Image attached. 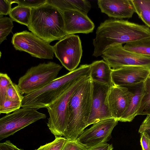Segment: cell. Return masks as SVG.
<instances>
[{
  "instance_id": "cell-11",
  "label": "cell",
  "mask_w": 150,
  "mask_h": 150,
  "mask_svg": "<svg viewBox=\"0 0 150 150\" xmlns=\"http://www.w3.org/2000/svg\"><path fill=\"white\" fill-rule=\"evenodd\" d=\"M118 121L112 118L94 123L84 131L77 139L88 149L106 143L111 138L112 131Z\"/></svg>"
},
{
  "instance_id": "cell-22",
  "label": "cell",
  "mask_w": 150,
  "mask_h": 150,
  "mask_svg": "<svg viewBox=\"0 0 150 150\" xmlns=\"http://www.w3.org/2000/svg\"><path fill=\"white\" fill-rule=\"evenodd\" d=\"M123 47L128 51L150 57V37L126 43Z\"/></svg>"
},
{
  "instance_id": "cell-29",
  "label": "cell",
  "mask_w": 150,
  "mask_h": 150,
  "mask_svg": "<svg viewBox=\"0 0 150 150\" xmlns=\"http://www.w3.org/2000/svg\"><path fill=\"white\" fill-rule=\"evenodd\" d=\"M12 4L17 3L18 5L31 8L38 7L47 3V0H10Z\"/></svg>"
},
{
  "instance_id": "cell-23",
  "label": "cell",
  "mask_w": 150,
  "mask_h": 150,
  "mask_svg": "<svg viewBox=\"0 0 150 150\" xmlns=\"http://www.w3.org/2000/svg\"><path fill=\"white\" fill-rule=\"evenodd\" d=\"M150 115V78L144 82V94L137 113L138 115Z\"/></svg>"
},
{
  "instance_id": "cell-27",
  "label": "cell",
  "mask_w": 150,
  "mask_h": 150,
  "mask_svg": "<svg viewBox=\"0 0 150 150\" xmlns=\"http://www.w3.org/2000/svg\"><path fill=\"white\" fill-rule=\"evenodd\" d=\"M22 102L6 99L4 104L0 106V113L8 114L20 108Z\"/></svg>"
},
{
  "instance_id": "cell-25",
  "label": "cell",
  "mask_w": 150,
  "mask_h": 150,
  "mask_svg": "<svg viewBox=\"0 0 150 150\" xmlns=\"http://www.w3.org/2000/svg\"><path fill=\"white\" fill-rule=\"evenodd\" d=\"M13 82L10 77L6 73H0V106L6 99V93L8 86Z\"/></svg>"
},
{
  "instance_id": "cell-2",
  "label": "cell",
  "mask_w": 150,
  "mask_h": 150,
  "mask_svg": "<svg viewBox=\"0 0 150 150\" xmlns=\"http://www.w3.org/2000/svg\"><path fill=\"white\" fill-rule=\"evenodd\" d=\"M90 65H81L78 68L57 78L45 86L24 95L21 107L38 110L46 108L74 83L82 77L90 76Z\"/></svg>"
},
{
  "instance_id": "cell-5",
  "label": "cell",
  "mask_w": 150,
  "mask_h": 150,
  "mask_svg": "<svg viewBox=\"0 0 150 150\" xmlns=\"http://www.w3.org/2000/svg\"><path fill=\"white\" fill-rule=\"evenodd\" d=\"M90 76L82 77L71 86L46 108L49 115L47 126L55 138L63 136L68 119V103L75 91Z\"/></svg>"
},
{
  "instance_id": "cell-30",
  "label": "cell",
  "mask_w": 150,
  "mask_h": 150,
  "mask_svg": "<svg viewBox=\"0 0 150 150\" xmlns=\"http://www.w3.org/2000/svg\"><path fill=\"white\" fill-rule=\"evenodd\" d=\"M88 149L77 139H67L62 150H87Z\"/></svg>"
},
{
  "instance_id": "cell-19",
  "label": "cell",
  "mask_w": 150,
  "mask_h": 150,
  "mask_svg": "<svg viewBox=\"0 0 150 150\" xmlns=\"http://www.w3.org/2000/svg\"><path fill=\"white\" fill-rule=\"evenodd\" d=\"M46 4L54 7L62 12L76 11L86 15L91 7L90 2L86 0H47Z\"/></svg>"
},
{
  "instance_id": "cell-10",
  "label": "cell",
  "mask_w": 150,
  "mask_h": 150,
  "mask_svg": "<svg viewBox=\"0 0 150 150\" xmlns=\"http://www.w3.org/2000/svg\"><path fill=\"white\" fill-rule=\"evenodd\" d=\"M101 56L112 69L128 66H141L150 69V57L127 50L122 44L108 48Z\"/></svg>"
},
{
  "instance_id": "cell-8",
  "label": "cell",
  "mask_w": 150,
  "mask_h": 150,
  "mask_svg": "<svg viewBox=\"0 0 150 150\" xmlns=\"http://www.w3.org/2000/svg\"><path fill=\"white\" fill-rule=\"evenodd\" d=\"M46 117L45 114L37 110L23 108L6 115L0 119V141Z\"/></svg>"
},
{
  "instance_id": "cell-33",
  "label": "cell",
  "mask_w": 150,
  "mask_h": 150,
  "mask_svg": "<svg viewBox=\"0 0 150 150\" xmlns=\"http://www.w3.org/2000/svg\"><path fill=\"white\" fill-rule=\"evenodd\" d=\"M144 132L150 134V115H147L139 127V133H141Z\"/></svg>"
},
{
  "instance_id": "cell-7",
  "label": "cell",
  "mask_w": 150,
  "mask_h": 150,
  "mask_svg": "<svg viewBox=\"0 0 150 150\" xmlns=\"http://www.w3.org/2000/svg\"><path fill=\"white\" fill-rule=\"evenodd\" d=\"M11 43L16 50L26 52L32 57L49 59L54 57L53 46L31 32L25 30L15 33Z\"/></svg>"
},
{
  "instance_id": "cell-26",
  "label": "cell",
  "mask_w": 150,
  "mask_h": 150,
  "mask_svg": "<svg viewBox=\"0 0 150 150\" xmlns=\"http://www.w3.org/2000/svg\"><path fill=\"white\" fill-rule=\"evenodd\" d=\"M67 140L64 137H56L52 142L41 146L35 150H62Z\"/></svg>"
},
{
  "instance_id": "cell-17",
  "label": "cell",
  "mask_w": 150,
  "mask_h": 150,
  "mask_svg": "<svg viewBox=\"0 0 150 150\" xmlns=\"http://www.w3.org/2000/svg\"><path fill=\"white\" fill-rule=\"evenodd\" d=\"M133 93L131 102L119 121H132L137 114L144 94V82L126 87Z\"/></svg>"
},
{
  "instance_id": "cell-12",
  "label": "cell",
  "mask_w": 150,
  "mask_h": 150,
  "mask_svg": "<svg viewBox=\"0 0 150 150\" xmlns=\"http://www.w3.org/2000/svg\"><path fill=\"white\" fill-rule=\"evenodd\" d=\"M110 87L93 82L92 110L88 122V126L103 120L113 118L108 100Z\"/></svg>"
},
{
  "instance_id": "cell-35",
  "label": "cell",
  "mask_w": 150,
  "mask_h": 150,
  "mask_svg": "<svg viewBox=\"0 0 150 150\" xmlns=\"http://www.w3.org/2000/svg\"><path fill=\"white\" fill-rule=\"evenodd\" d=\"M112 144L104 143L88 148L87 150H113Z\"/></svg>"
},
{
  "instance_id": "cell-34",
  "label": "cell",
  "mask_w": 150,
  "mask_h": 150,
  "mask_svg": "<svg viewBox=\"0 0 150 150\" xmlns=\"http://www.w3.org/2000/svg\"><path fill=\"white\" fill-rule=\"evenodd\" d=\"M0 150H23L18 148L9 140H6L5 142L0 143Z\"/></svg>"
},
{
  "instance_id": "cell-21",
  "label": "cell",
  "mask_w": 150,
  "mask_h": 150,
  "mask_svg": "<svg viewBox=\"0 0 150 150\" xmlns=\"http://www.w3.org/2000/svg\"><path fill=\"white\" fill-rule=\"evenodd\" d=\"M32 9L18 5L12 8L9 15L13 21L28 27L30 21Z\"/></svg>"
},
{
  "instance_id": "cell-1",
  "label": "cell",
  "mask_w": 150,
  "mask_h": 150,
  "mask_svg": "<svg viewBox=\"0 0 150 150\" xmlns=\"http://www.w3.org/2000/svg\"><path fill=\"white\" fill-rule=\"evenodd\" d=\"M150 37V28L147 26L127 20L110 19L101 23L93 40V55L101 56L104 51L115 45Z\"/></svg>"
},
{
  "instance_id": "cell-28",
  "label": "cell",
  "mask_w": 150,
  "mask_h": 150,
  "mask_svg": "<svg viewBox=\"0 0 150 150\" xmlns=\"http://www.w3.org/2000/svg\"><path fill=\"white\" fill-rule=\"evenodd\" d=\"M23 97L17 84L13 83L8 86L6 93V99L22 102Z\"/></svg>"
},
{
  "instance_id": "cell-31",
  "label": "cell",
  "mask_w": 150,
  "mask_h": 150,
  "mask_svg": "<svg viewBox=\"0 0 150 150\" xmlns=\"http://www.w3.org/2000/svg\"><path fill=\"white\" fill-rule=\"evenodd\" d=\"M12 4L10 0H0V15L9 14Z\"/></svg>"
},
{
  "instance_id": "cell-18",
  "label": "cell",
  "mask_w": 150,
  "mask_h": 150,
  "mask_svg": "<svg viewBox=\"0 0 150 150\" xmlns=\"http://www.w3.org/2000/svg\"><path fill=\"white\" fill-rule=\"evenodd\" d=\"M90 76L93 82L111 87L113 85L111 72L109 65L103 60L97 61L90 64Z\"/></svg>"
},
{
  "instance_id": "cell-36",
  "label": "cell",
  "mask_w": 150,
  "mask_h": 150,
  "mask_svg": "<svg viewBox=\"0 0 150 150\" xmlns=\"http://www.w3.org/2000/svg\"><path fill=\"white\" fill-rule=\"evenodd\" d=\"M148 77L150 78V71L149 75Z\"/></svg>"
},
{
  "instance_id": "cell-15",
  "label": "cell",
  "mask_w": 150,
  "mask_h": 150,
  "mask_svg": "<svg viewBox=\"0 0 150 150\" xmlns=\"http://www.w3.org/2000/svg\"><path fill=\"white\" fill-rule=\"evenodd\" d=\"M62 12L67 35L77 33L88 34L93 31L95 25L87 15L76 11Z\"/></svg>"
},
{
  "instance_id": "cell-24",
  "label": "cell",
  "mask_w": 150,
  "mask_h": 150,
  "mask_svg": "<svg viewBox=\"0 0 150 150\" xmlns=\"http://www.w3.org/2000/svg\"><path fill=\"white\" fill-rule=\"evenodd\" d=\"M13 27V21L10 18H0V44L7 40V37L11 32Z\"/></svg>"
},
{
  "instance_id": "cell-20",
  "label": "cell",
  "mask_w": 150,
  "mask_h": 150,
  "mask_svg": "<svg viewBox=\"0 0 150 150\" xmlns=\"http://www.w3.org/2000/svg\"><path fill=\"white\" fill-rule=\"evenodd\" d=\"M139 18L150 28V0H131Z\"/></svg>"
},
{
  "instance_id": "cell-13",
  "label": "cell",
  "mask_w": 150,
  "mask_h": 150,
  "mask_svg": "<svg viewBox=\"0 0 150 150\" xmlns=\"http://www.w3.org/2000/svg\"><path fill=\"white\" fill-rule=\"evenodd\" d=\"M150 71V69L139 66H125L112 69V83L126 87L144 82L148 77Z\"/></svg>"
},
{
  "instance_id": "cell-9",
  "label": "cell",
  "mask_w": 150,
  "mask_h": 150,
  "mask_svg": "<svg viewBox=\"0 0 150 150\" xmlns=\"http://www.w3.org/2000/svg\"><path fill=\"white\" fill-rule=\"evenodd\" d=\"M54 55L62 65L72 71L80 62L82 54L81 40L78 35H67L53 46Z\"/></svg>"
},
{
  "instance_id": "cell-16",
  "label": "cell",
  "mask_w": 150,
  "mask_h": 150,
  "mask_svg": "<svg viewBox=\"0 0 150 150\" xmlns=\"http://www.w3.org/2000/svg\"><path fill=\"white\" fill-rule=\"evenodd\" d=\"M97 3L102 13L115 19L131 18L135 12L130 0H98Z\"/></svg>"
},
{
  "instance_id": "cell-14",
  "label": "cell",
  "mask_w": 150,
  "mask_h": 150,
  "mask_svg": "<svg viewBox=\"0 0 150 150\" xmlns=\"http://www.w3.org/2000/svg\"><path fill=\"white\" fill-rule=\"evenodd\" d=\"M132 93L127 88L113 85L108 96V103L113 118L119 121L131 101Z\"/></svg>"
},
{
  "instance_id": "cell-32",
  "label": "cell",
  "mask_w": 150,
  "mask_h": 150,
  "mask_svg": "<svg viewBox=\"0 0 150 150\" xmlns=\"http://www.w3.org/2000/svg\"><path fill=\"white\" fill-rule=\"evenodd\" d=\"M140 134V142L142 150H150V134L146 132Z\"/></svg>"
},
{
  "instance_id": "cell-4",
  "label": "cell",
  "mask_w": 150,
  "mask_h": 150,
  "mask_svg": "<svg viewBox=\"0 0 150 150\" xmlns=\"http://www.w3.org/2000/svg\"><path fill=\"white\" fill-rule=\"evenodd\" d=\"M28 30L50 43L67 35L62 11L47 4L32 9Z\"/></svg>"
},
{
  "instance_id": "cell-6",
  "label": "cell",
  "mask_w": 150,
  "mask_h": 150,
  "mask_svg": "<svg viewBox=\"0 0 150 150\" xmlns=\"http://www.w3.org/2000/svg\"><path fill=\"white\" fill-rule=\"evenodd\" d=\"M62 67L52 62L31 67L18 80L17 85L21 93L28 94L45 86L57 78Z\"/></svg>"
},
{
  "instance_id": "cell-3",
  "label": "cell",
  "mask_w": 150,
  "mask_h": 150,
  "mask_svg": "<svg viewBox=\"0 0 150 150\" xmlns=\"http://www.w3.org/2000/svg\"><path fill=\"white\" fill-rule=\"evenodd\" d=\"M93 82L91 76L74 92L68 103V119L64 137L77 139L88 125L92 110Z\"/></svg>"
}]
</instances>
